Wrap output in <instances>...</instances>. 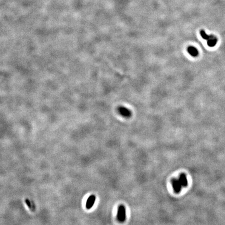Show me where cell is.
Returning a JSON list of instances; mask_svg holds the SVG:
<instances>
[{
    "instance_id": "6da1fadb",
    "label": "cell",
    "mask_w": 225,
    "mask_h": 225,
    "mask_svg": "<svg viewBox=\"0 0 225 225\" xmlns=\"http://www.w3.org/2000/svg\"><path fill=\"white\" fill-rule=\"evenodd\" d=\"M117 219L121 222H124L126 219V211L125 206L123 205H120L119 207L117 213Z\"/></svg>"
},
{
    "instance_id": "7a4b0ae2",
    "label": "cell",
    "mask_w": 225,
    "mask_h": 225,
    "mask_svg": "<svg viewBox=\"0 0 225 225\" xmlns=\"http://www.w3.org/2000/svg\"><path fill=\"white\" fill-rule=\"evenodd\" d=\"M118 111L121 115L125 117H130L132 114V113L130 110L124 106L119 107Z\"/></svg>"
},
{
    "instance_id": "3957f363",
    "label": "cell",
    "mask_w": 225,
    "mask_h": 225,
    "mask_svg": "<svg viewBox=\"0 0 225 225\" xmlns=\"http://www.w3.org/2000/svg\"><path fill=\"white\" fill-rule=\"evenodd\" d=\"M172 185L173 187V189L174 190V191L176 193H179L180 192L181 188H182V185L180 182L179 179H173L172 180Z\"/></svg>"
},
{
    "instance_id": "277c9868",
    "label": "cell",
    "mask_w": 225,
    "mask_h": 225,
    "mask_svg": "<svg viewBox=\"0 0 225 225\" xmlns=\"http://www.w3.org/2000/svg\"><path fill=\"white\" fill-rule=\"evenodd\" d=\"M95 199H96V197L94 195H91L88 197V199L87 202H86V207L87 209L90 210L92 208L94 204V202L95 201Z\"/></svg>"
},
{
    "instance_id": "5b68a950",
    "label": "cell",
    "mask_w": 225,
    "mask_h": 225,
    "mask_svg": "<svg viewBox=\"0 0 225 225\" xmlns=\"http://www.w3.org/2000/svg\"><path fill=\"white\" fill-rule=\"evenodd\" d=\"M179 180L180 182L181 185L183 187H186L188 185V179L187 178L186 175L185 174H181L180 175L179 178Z\"/></svg>"
},
{
    "instance_id": "8992f818",
    "label": "cell",
    "mask_w": 225,
    "mask_h": 225,
    "mask_svg": "<svg viewBox=\"0 0 225 225\" xmlns=\"http://www.w3.org/2000/svg\"><path fill=\"white\" fill-rule=\"evenodd\" d=\"M187 51L190 55L193 57H196L199 54V52H198L197 50L195 48L192 46H190L188 48Z\"/></svg>"
},
{
    "instance_id": "52a82bcc",
    "label": "cell",
    "mask_w": 225,
    "mask_h": 225,
    "mask_svg": "<svg viewBox=\"0 0 225 225\" xmlns=\"http://www.w3.org/2000/svg\"><path fill=\"white\" fill-rule=\"evenodd\" d=\"M217 39L216 38H212L211 39H209L208 40L207 42V44H208V46L210 47H214L215 46V45L217 44Z\"/></svg>"
},
{
    "instance_id": "ba28073f",
    "label": "cell",
    "mask_w": 225,
    "mask_h": 225,
    "mask_svg": "<svg viewBox=\"0 0 225 225\" xmlns=\"http://www.w3.org/2000/svg\"><path fill=\"white\" fill-rule=\"evenodd\" d=\"M200 34H201V35L202 36V37L204 39H205V40H209V39H212V38H215L213 35H208V34H207L206 33V32H205V31H204V30H201V31H200Z\"/></svg>"
},
{
    "instance_id": "9c48e42d",
    "label": "cell",
    "mask_w": 225,
    "mask_h": 225,
    "mask_svg": "<svg viewBox=\"0 0 225 225\" xmlns=\"http://www.w3.org/2000/svg\"><path fill=\"white\" fill-rule=\"evenodd\" d=\"M25 202H26L27 205L28 206V208L31 210V211H32V212L34 211L35 209L33 208V207L32 206V205H31V204L30 201L28 199H26L25 200Z\"/></svg>"
}]
</instances>
